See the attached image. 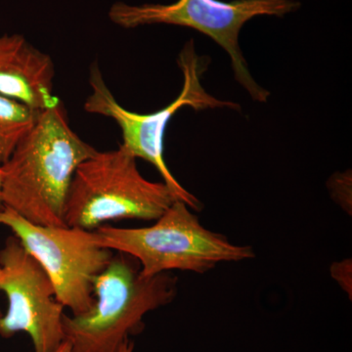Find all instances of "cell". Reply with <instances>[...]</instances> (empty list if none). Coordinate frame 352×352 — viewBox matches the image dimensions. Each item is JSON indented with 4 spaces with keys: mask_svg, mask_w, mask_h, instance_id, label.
Here are the masks:
<instances>
[{
    "mask_svg": "<svg viewBox=\"0 0 352 352\" xmlns=\"http://www.w3.org/2000/svg\"><path fill=\"white\" fill-rule=\"evenodd\" d=\"M177 64L183 74V87L179 96L157 112L138 113L120 105L109 89L98 64L94 62L90 66L88 78L91 94L85 100L83 108L85 112L115 120L122 131L124 140L122 145L136 159L145 160L157 168L176 200L186 204L192 210L200 212L201 201L177 182L164 161V140L166 127L176 112L184 106H189L195 111L224 107L240 110V106L230 101L219 100L206 91L201 78L207 68V62L197 55L193 41L185 44L178 56Z\"/></svg>",
    "mask_w": 352,
    "mask_h": 352,
    "instance_id": "5",
    "label": "cell"
},
{
    "mask_svg": "<svg viewBox=\"0 0 352 352\" xmlns=\"http://www.w3.org/2000/svg\"><path fill=\"white\" fill-rule=\"evenodd\" d=\"M331 276L340 285V288L352 296V261L351 258L344 259L333 263L330 268Z\"/></svg>",
    "mask_w": 352,
    "mask_h": 352,
    "instance_id": "11",
    "label": "cell"
},
{
    "mask_svg": "<svg viewBox=\"0 0 352 352\" xmlns=\"http://www.w3.org/2000/svg\"><path fill=\"white\" fill-rule=\"evenodd\" d=\"M0 292L8 302L0 317V337L27 333L34 352L56 351L65 342V307L45 271L15 235L0 250Z\"/></svg>",
    "mask_w": 352,
    "mask_h": 352,
    "instance_id": "8",
    "label": "cell"
},
{
    "mask_svg": "<svg viewBox=\"0 0 352 352\" xmlns=\"http://www.w3.org/2000/svg\"><path fill=\"white\" fill-rule=\"evenodd\" d=\"M3 208V204H2L1 199V170H0V210Z\"/></svg>",
    "mask_w": 352,
    "mask_h": 352,
    "instance_id": "14",
    "label": "cell"
},
{
    "mask_svg": "<svg viewBox=\"0 0 352 352\" xmlns=\"http://www.w3.org/2000/svg\"><path fill=\"white\" fill-rule=\"evenodd\" d=\"M134 344L131 340H127L126 342H124L120 351L118 352H133Z\"/></svg>",
    "mask_w": 352,
    "mask_h": 352,
    "instance_id": "12",
    "label": "cell"
},
{
    "mask_svg": "<svg viewBox=\"0 0 352 352\" xmlns=\"http://www.w3.org/2000/svg\"><path fill=\"white\" fill-rule=\"evenodd\" d=\"M69 342H67V340H65L63 344L60 346L59 349H57L55 352H69Z\"/></svg>",
    "mask_w": 352,
    "mask_h": 352,
    "instance_id": "13",
    "label": "cell"
},
{
    "mask_svg": "<svg viewBox=\"0 0 352 352\" xmlns=\"http://www.w3.org/2000/svg\"><path fill=\"white\" fill-rule=\"evenodd\" d=\"M95 232L103 247L135 259L145 277L173 270L203 274L220 263L256 256L250 245L234 244L223 234L208 230L191 208L179 200L173 201L151 226H104Z\"/></svg>",
    "mask_w": 352,
    "mask_h": 352,
    "instance_id": "3",
    "label": "cell"
},
{
    "mask_svg": "<svg viewBox=\"0 0 352 352\" xmlns=\"http://www.w3.org/2000/svg\"><path fill=\"white\" fill-rule=\"evenodd\" d=\"M0 226L8 227L41 264L52 282L58 302L72 315L91 308L95 279L113 256V251L100 245L95 230L36 226L6 207L0 210Z\"/></svg>",
    "mask_w": 352,
    "mask_h": 352,
    "instance_id": "7",
    "label": "cell"
},
{
    "mask_svg": "<svg viewBox=\"0 0 352 352\" xmlns=\"http://www.w3.org/2000/svg\"><path fill=\"white\" fill-rule=\"evenodd\" d=\"M96 151L71 129L62 102L39 112L0 166L3 207L36 226H66L72 180L78 166Z\"/></svg>",
    "mask_w": 352,
    "mask_h": 352,
    "instance_id": "1",
    "label": "cell"
},
{
    "mask_svg": "<svg viewBox=\"0 0 352 352\" xmlns=\"http://www.w3.org/2000/svg\"><path fill=\"white\" fill-rule=\"evenodd\" d=\"M300 7L296 0H177L175 3L129 6L117 2L109 18L124 29L139 25L168 24L191 28L206 34L228 53L236 80L256 102H266L268 90L252 78L240 48L243 25L258 16L284 17Z\"/></svg>",
    "mask_w": 352,
    "mask_h": 352,
    "instance_id": "6",
    "label": "cell"
},
{
    "mask_svg": "<svg viewBox=\"0 0 352 352\" xmlns=\"http://www.w3.org/2000/svg\"><path fill=\"white\" fill-rule=\"evenodd\" d=\"M176 201L164 182L141 175L136 157L122 144L96 151L76 168L69 186L66 226L95 230L109 221L156 220Z\"/></svg>",
    "mask_w": 352,
    "mask_h": 352,
    "instance_id": "4",
    "label": "cell"
},
{
    "mask_svg": "<svg viewBox=\"0 0 352 352\" xmlns=\"http://www.w3.org/2000/svg\"><path fill=\"white\" fill-rule=\"evenodd\" d=\"M38 113L0 95V166L6 163L20 139L34 126Z\"/></svg>",
    "mask_w": 352,
    "mask_h": 352,
    "instance_id": "10",
    "label": "cell"
},
{
    "mask_svg": "<svg viewBox=\"0 0 352 352\" xmlns=\"http://www.w3.org/2000/svg\"><path fill=\"white\" fill-rule=\"evenodd\" d=\"M1 315H2L1 311H0V317H1Z\"/></svg>",
    "mask_w": 352,
    "mask_h": 352,
    "instance_id": "15",
    "label": "cell"
},
{
    "mask_svg": "<svg viewBox=\"0 0 352 352\" xmlns=\"http://www.w3.org/2000/svg\"><path fill=\"white\" fill-rule=\"evenodd\" d=\"M54 76L47 53L21 34L0 36V95L43 112L62 102L53 94Z\"/></svg>",
    "mask_w": 352,
    "mask_h": 352,
    "instance_id": "9",
    "label": "cell"
},
{
    "mask_svg": "<svg viewBox=\"0 0 352 352\" xmlns=\"http://www.w3.org/2000/svg\"><path fill=\"white\" fill-rule=\"evenodd\" d=\"M135 259L119 252L94 285V303L80 315L64 314L69 352H118L144 329L145 315L168 305L177 294V278L168 273L141 274Z\"/></svg>",
    "mask_w": 352,
    "mask_h": 352,
    "instance_id": "2",
    "label": "cell"
}]
</instances>
